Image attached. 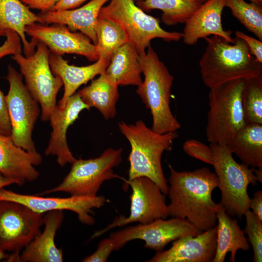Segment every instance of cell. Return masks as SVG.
I'll list each match as a JSON object with an SVG mask.
<instances>
[{"label":"cell","instance_id":"cell-1","mask_svg":"<svg viewBox=\"0 0 262 262\" xmlns=\"http://www.w3.org/2000/svg\"><path fill=\"white\" fill-rule=\"evenodd\" d=\"M169 168V216L186 219L202 232L215 227L220 206L212 197L218 186L215 173L206 167L192 171H177L170 164Z\"/></svg>","mask_w":262,"mask_h":262},{"label":"cell","instance_id":"cell-2","mask_svg":"<svg viewBox=\"0 0 262 262\" xmlns=\"http://www.w3.org/2000/svg\"><path fill=\"white\" fill-rule=\"evenodd\" d=\"M205 39L207 45L199 66L203 83L210 89L232 80L262 75V64L242 39L236 37L233 43L217 35Z\"/></svg>","mask_w":262,"mask_h":262},{"label":"cell","instance_id":"cell-3","mask_svg":"<svg viewBox=\"0 0 262 262\" xmlns=\"http://www.w3.org/2000/svg\"><path fill=\"white\" fill-rule=\"evenodd\" d=\"M118 126L131 145L128 180L147 177L155 183L165 195H167L168 185L164 176L161 159L164 152L170 148L178 137L177 132L163 134L156 132L141 120L131 124L121 121Z\"/></svg>","mask_w":262,"mask_h":262},{"label":"cell","instance_id":"cell-4","mask_svg":"<svg viewBox=\"0 0 262 262\" xmlns=\"http://www.w3.org/2000/svg\"><path fill=\"white\" fill-rule=\"evenodd\" d=\"M139 61L144 80L136 92L150 111L152 130L162 134L176 131L180 124L170 107L173 76L150 46L147 52L139 55Z\"/></svg>","mask_w":262,"mask_h":262},{"label":"cell","instance_id":"cell-5","mask_svg":"<svg viewBox=\"0 0 262 262\" xmlns=\"http://www.w3.org/2000/svg\"><path fill=\"white\" fill-rule=\"evenodd\" d=\"M210 146L213 150L211 165L214 169L221 192L219 203L228 214L241 219L250 210L251 198L247 189L250 184H257L255 168L236 162L227 146L210 143Z\"/></svg>","mask_w":262,"mask_h":262},{"label":"cell","instance_id":"cell-6","mask_svg":"<svg viewBox=\"0 0 262 262\" xmlns=\"http://www.w3.org/2000/svg\"><path fill=\"white\" fill-rule=\"evenodd\" d=\"M245 79L210 89L206 136L210 143L228 146L246 124L242 106Z\"/></svg>","mask_w":262,"mask_h":262},{"label":"cell","instance_id":"cell-7","mask_svg":"<svg viewBox=\"0 0 262 262\" xmlns=\"http://www.w3.org/2000/svg\"><path fill=\"white\" fill-rule=\"evenodd\" d=\"M134 0H110L100 9L99 16L110 18L125 31L130 43L139 55L146 53L151 41L156 38L166 42L178 41L182 33L168 32L162 29L160 19L147 14Z\"/></svg>","mask_w":262,"mask_h":262},{"label":"cell","instance_id":"cell-8","mask_svg":"<svg viewBox=\"0 0 262 262\" xmlns=\"http://www.w3.org/2000/svg\"><path fill=\"white\" fill-rule=\"evenodd\" d=\"M123 148H109L98 157L86 160L76 159L70 170L58 186L43 192L39 196L63 192L70 196H97L104 181L115 178L125 180L114 172L122 162Z\"/></svg>","mask_w":262,"mask_h":262},{"label":"cell","instance_id":"cell-9","mask_svg":"<svg viewBox=\"0 0 262 262\" xmlns=\"http://www.w3.org/2000/svg\"><path fill=\"white\" fill-rule=\"evenodd\" d=\"M36 47V50L30 56L18 53L12 55V58L19 66L27 89L41 106V120L47 121L57 105V94L63 83L60 77L52 72L48 48L39 41Z\"/></svg>","mask_w":262,"mask_h":262},{"label":"cell","instance_id":"cell-10","mask_svg":"<svg viewBox=\"0 0 262 262\" xmlns=\"http://www.w3.org/2000/svg\"><path fill=\"white\" fill-rule=\"evenodd\" d=\"M6 80L9 84L5 96L15 144L28 152L37 151L32 134L41 111L39 103L32 96L22 75L11 65L7 67Z\"/></svg>","mask_w":262,"mask_h":262},{"label":"cell","instance_id":"cell-11","mask_svg":"<svg viewBox=\"0 0 262 262\" xmlns=\"http://www.w3.org/2000/svg\"><path fill=\"white\" fill-rule=\"evenodd\" d=\"M44 213L21 203L0 200V250L20 255L40 233Z\"/></svg>","mask_w":262,"mask_h":262},{"label":"cell","instance_id":"cell-12","mask_svg":"<svg viewBox=\"0 0 262 262\" xmlns=\"http://www.w3.org/2000/svg\"><path fill=\"white\" fill-rule=\"evenodd\" d=\"M201 232L186 219L172 217L168 220L159 218L149 223L127 227L111 233L109 238L115 250L120 249L131 241L139 239L145 242L146 248L158 252L171 242Z\"/></svg>","mask_w":262,"mask_h":262},{"label":"cell","instance_id":"cell-13","mask_svg":"<svg viewBox=\"0 0 262 262\" xmlns=\"http://www.w3.org/2000/svg\"><path fill=\"white\" fill-rule=\"evenodd\" d=\"M130 185V213L128 217L120 215L104 229L96 231L91 239L98 237L111 229L131 223L147 224L159 219H166L169 216L165 195L159 187L150 179L140 177L131 180H125Z\"/></svg>","mask_w":262,"mask_h":262},{"label":"cell","instance_id":"cell-14","mask_svg":"<svg viewBox=\"0 0 262 262\" xmlns=\"http://www.w3.org/2000/svg\"><path fill=\"white\" fill-rule=\"evenodd\" d=\"M0 200L21 203L39 213L54 210H68L77 214L79 221L87 225H93L95 219L93 210L103 206L107 201L102 196H76L68 197H42L38 195H24L4 189H0Z\"/></svg>","mask_w":262,"mask_h":262},{"label":"cell","instance_id":"cell-15","mask_svg":"<svg viewBox=\"0 0 262 262\" xmlns=\"http://www.w3.org/2000/svg\"><path fill=\"white\" fill-rule=\"evenodd\" d=\"M25 33L44 44L50 52L63 56L75 54L86 57L89 61H97L98 56L95 45L81 32L70 30L66 25L52 23L51 25L36 22L27 26Z\"/></svg>","mask_w":262,"mask_h":262},{"label":"cell","instance_id":"cell-16","mask_svg":"<svg viewBox=\"0 0 262 262\" xmlns=\"http://www.w3.org/2000/svg\"><path fill=\"white\" fill-rule=\"evenodd\" d=\"M90 108L75 93L68 99L64 108L56 105L50 115L49 120L52 131L44 153L46 156H56L58 164L62 167L67 163L72 164L76 159L67 144V131L78 118L82 111Z\"/></svg>","mask_w":262,"mask_h":262},{"label":"cell","instance_id":"cell-17","mask_svg":"<svg viewBox=\"0 0 262 262\" xmlns=\"http://www.w3.org/2000/svg\"><path fill=\"white\" fill-rule=\"evenodd\" d=\"M216 225L196 236L188 235L172 242L166 250L156 252L148 262H213L216 249Z\"/></svg>","mask_w":262,"mask_h":262},{"label":"cell","instance_id":"cell-18","mask_svg":"<svg viewBox=\"0 0 262 262\" xmlns=\"http://www.w3.org/2000/svg\"><path fill=\"white\" fill-rule=\"evenodd\" d=\"M42 161L37 151H26L15 144L11 136L0 134V173L15 180L19 186L38 179L40 174L34 166Z\"/></svg>","mask_w":262,"mask_h":262},{"label":"cell","instance_id":"cell-19","mask_svg":"<svg viewBox=\"0 0 262 262\" xmlns=\"http://www.w3.org/2000/svg\"><path fill=\"white\" fill-rule=\"evenodd\" d=\"M225 7V0H207L185 22L182 32L184 43L196 45L200 38L210 35L223 37L231 43L232 32L225 31L222 24V14Z\"/></svg>","mask_w":262,"mask_h":262},{"label":"cell","instance_id":"cell-20","mask_svg":"<svg viewBox=\"0 0 262 262\" xmlns=\"http://www.w3.org/2000/svg\"><path fill=\"white\" fill-rule=\"evenodd\" d=\"M64 218L63 211L46 212L43 216L45 228L22 250L19 260L22 262H62L63 253L54 242L57 231Z\"/></svg>","mask_w":262,"mask_h":262},{"label":"cell","instance_id":"cell-21","mask_svg":"<svg viewBox=\"0 0 262 262\" xmlns=\"http://www.w3.org/2000/svg\"><path fill=\"white\" fill-rule=\"evenodd\" d=\"M110 0H91L79 8L40 12L37 16L41 23H59L73 32L79 31L97 43L96 27L101 8Z\"/></svg>","mask_w":262,"mask_h":262},{"label":"cell","instance_id":"cell-22","mask_svg":"<svg viewBox=\"0 0 262 262\" xmlns=\"http://www.w3.org/2000/svg\"><path fill=\"white\" fill-rule=\"evenodd\" d=\"M49 61L52 73L61 78L64 86L63 97L57 105L60 108L65 107L81 86L103 73L110 62L99 58L92 65L78 66L69 65L62 56L50 52Z\"/></svg>","mask_w":262,"mask_h":262},{"label":"cell","instance_id":"cell-23","mask_svg":"<svg viewBox=\"0 0 262 262\" xmlns=\"http://www.w3.org/2000/svg\"><path fill=\"white\" fill-rule=\"evenodd\" d=\"M40 23L37 15L34 14L20 0H0V37L5 36L8 30H13L19 35L25 56L33 54L38 41L26 39L25 30L27 26Z\"/></svg>","mask_w":262,"mask_h":262},{"label":"cell","instance_id":"cell-24","mask_svg":"<svg viewBox=\"0 0 262 262\" xmlns=\"http://www.w3.org/2000/svg\"><path fill=\"white\" fill-rule=\"evenodd\" d=\"M216 218V249L213 262H225L229 252L230 253L229 261L234 262L238 250L247 251L249 249L247 239L244 230L240 229L237 220L231 217L221 205Z\"/></svg>","mask_w":262,"mask_h":262},{"label":"cell","instance_id":"cell-25","mask_svg":"<svg viewBox=\"0 0 262 262\" xmlns=\"http://www.w3.org/2000/svg\"><path fill=\"white\" fill-rule=\"evenodd\" d=\"M104 73L118 86H138L143 81L138 52L130 43L125 44L112 55Z\"/></svg>","mask_w":262,"mask_h":262},{"label":"cell","instance_id":"cell-26","mask_svg":"<svg viewBox=\"0 0 262 262\" xmlns=\"http://www.w3.org/2000/svg\"><path fill=\"white\" fill-rule=\"evenodd\" d=\"M118 86L103 72L77 93L86 104L97 108L105 119L109 120L116 115V105L119 97Z\"/></svg>","mask_w":262,"mask_h":262},{"label":"cell","instance_id":"cell-27","mask_svg":"<svg viewBox=\"0 0 262 262\" xmlns=\"http://www.w3.org/2000/svg\"><path fill=\"white\" fill-rule=\"evenodd\" d=\"M242 163L253 168L262 167V124L247 123L227 146Z\"/></svg>","mask_w":262,"mask_h":262},{"label":"cell","instance_id":"cell-28","mask_svg":"<svg viewBox=\"0 0 262 262\" xmlns=\"http://www.w3.org/2000/svg\"><path fill=\"white\" fill-rule=\"evenodd\" d=\"M207 0H140L136 5L144 12L162 11V21L167 26L184 23Z\"/></svg>","mask_w":262,"mask_h":262},{"label":"cell","instance_id":"cell-29","mask_svg":"<svg viewBox=\"0 0 262 262\" xmlns=\"http://www.w3.org/2000/svg\"><path fill=\"white\" fill-rule=\"evenodd\" d=\"M96 53L99 58L110 61L120 47L129 42L123 28L114 20L98 16L96 27Z\"/></svg>","mask_w":262,"mask_h":262},{"label":"cell","instance_id":"cell-30","mask_svg":"<svg viewBox=\"0 0 262 262\" xmlns=\"http://www.w3.org/2000/svg\"><path fill=\"white\" fill-rule=\"evenodd\" d=\"M242 106L246 124H262V75L245 79Z\"/></svg>","mask_w":262,"mask_h":262},{"label":"cell","instance_id":"cell-31","mask_svg":"<svg viewBox=\"0 0 262 262\" xmlns=\"http://www.w3.org/2000/svg\"><path fill=\"white\" fill-rule=\"evenodd\" d=\"M262 5L245 0H225V7L249 32L262 41Z\"/></svg>","mask_w":262,"mask_h":262},{"label":"cell","instance_id":"cell-32","mask_svg":"<svg viewBox=\"0 0 262 262\" xmlns=\"http://www.w3.org/2000/svg\"><path fill=\"white\" fill-rule=\"evenodd\" d=\"M244 215L246 226L244 232L248 236L247 241L251 244L254 252L253 261H262V221L250 210Z\"/></svg>","mask_w":262,"mask_h":262},{"label":"cell","instance_id":"cell-33","mask_svg":"<svg viewBox=\"0 0 262 262\" xmlns=\"http://www.w3.org/2000/svg\"><path fill=\"white\" fill-rule=\"evenodd\" d=\"M184 152L189 156L211 164L213 150L211 146L195 139L187 140L183 145Z\"/></svg>","mask_w":262,"mask_h":262},{"label":"cell","instance_id":"cell-34","mask_svg":"<svg viewBox=\"0 0 262 262\" xmlns=\"http://www.w3.org/2000/svg\"><path fill=\"white\" fill-rule=\"evenodd\" d=\"M5 37L4 43L0 45V60L7 55L21 53L22 44L18 34L13 30H8Z\"/></svg>","mask_w":262,"mask_h":262},{"label":"cell","instance_id":"cell-35","mask_svg":"<svg viewBox=\"0 0 262 262\" xmlns=\"http://www.w3.org/2000/svg\"><path fill=\"white\" fill-rule=\"evenodd\" d=\"M115 250L113 245L109 238L101 241L97 250L91 255L85 257L83 262H106L111 253Z\"/></svg>","mask_w":262,"mask_h":262},{"label":"cell","instance_id":"cell-36","mask_svg":"<svg viewBox=\"0 0 262 262\" xmlns=\"http://www.w3.org/2000/svg\"><path fill=\"white\" fill-rule=\"evenodd\" d=\"M0 134L11 136L12 127L5 96L0 89Z\"/></svg>","mask_w":262,"mask_h":262},{"label":"cell","instance_id":"cell-37","mask_svg":"<svg viewBox=\"0 0 262 262\" xmlns=\"http://www.w3.org/2000/svg\"><path fill=\"white\" fill-rule=\"evenodd\" d=\"M236 37L243 40L246 44L250 53L256 60L262 64V42L251 37L243 32L237 31L235 33Z\"/></svg>","mask_w":262,"mask_h":262},{"label":"cell","instance_id":"cell-38","mask_svg":"<svg viewBox=\"0 0 262 262\" xmlns=\"http://www.w3.org/2000/svg\"><path fill=\"white\" fill-rule=\"evenodd\" d=\"M30 9H34L46 12L53 10L59 0H20Z\"/></svg>","mask_w":262,"mask_h":262},{"label":"cell","instance_id":"cell-39","mask_svg":"<svg viewBox=\"0 0 262 262\" xmlns=\"http://www.w3.org/2000/svg\"><path fill=\"white\" fill-rule=\"evenodd\" d=\"M250 209L262 221V191L258 190L254 194L252 198H251Z\"/></svg>","mask_w":262,"mask_h":262},{"label":"cell","instance_id":"cell-40","mask_svg":"<svg viewBox=\"0 0 262 262\" xmlns=\"http://www.w3.org/2000/svg\"><path fill=\"white\" fill-rule=\"evenodd\" d=\"M87 0H59L53 10H65L78 8Z\"/></svg>","mask_w":262,"mask_h":262},{"label":"cell","instance_id":"cell-41","mask_svg":"<svg viewBox=\"0 0 262 262\" xmlns=\"http://www.w3.org/2000/svg\"><path fill=\"white\" fill-rule=\"evenodd\" d=\"M12 184H16L15 180L7 178L0 173V189Z\"/></svg>","mask_w":262,"mask_h":262},{"label":"cell","instance_id":"cell-42","mask_svg":"<svg viewBox=\"0 0 262 262\" xmlns=\"http://www.w3.org/2000/svg\"><path fill=\"white\" fill-rule=\"evenodd\" d=\"M10 255V254H8L6 252L0 250V262L3 260L7 262Z\"/></svg>","mask_w":262,"mask_h":262},{"label":"cell","instance_id":"cell-43","mask_svg":"<svg viewBox=\"0 0 262 262\" xmlns=\"http://www.w3.org/2000/svg\"><path fill=\"white\" fill-rule=\"evenodd\" d=\"M251 2H254L259 5H262V0H249Z\"/></svg>","mask_w":262,"mask_h":262},{"label":"cell","instance_id":"cell-44","mask_svg":"<svg viewBox=\"0 0 262 262\" xmlns=\"http://www.w3.org/2000/svg\"><path fill=\"white\" fill-rule=\"evenodd\" d=\"M135 2L137 1H139V0H134Z\"/></svg>","mask_w":262,"mask_h":262}]
</instances>
